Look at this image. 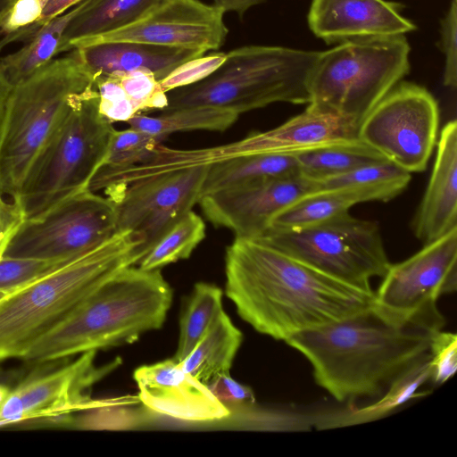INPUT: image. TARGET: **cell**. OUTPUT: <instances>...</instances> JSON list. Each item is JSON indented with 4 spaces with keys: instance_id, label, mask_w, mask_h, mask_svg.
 I'll list each match as a JSON object with an SVG mask.
<instances>
[{
    "instance_id": "obj_34",
    "label": "cell",
    "mask_w": 457,
    "mask_h": 457,
    "mask_svg": "<svg viewBox=\"0 0 457 457\" xmlns=\"http://www.w3.org/2000/svg\"><path fill=\"white\" fill-rule=\"evenodd\" d=\"M123 95L137 114L164 110L168 94L162 88L154 75L146 71L115 72Z\"/></svg>"
},
{
    "instance_id": "obj_33",
    "label": "cell",
    "mask_w": 457,
    "mask_h": 457,
    "mask_svg": "<svg viewBox=\"0 0 457 457\" xmlns=\"http://www.w3.org/2000/svg\"><path fill=\"white\" fill-rule=\"evenodd\" d=\"M161 141L157 137L132 127L115 130L99 170H120L144 163L154 156Z\"/></svg>"
},
{
    "instance_id": "obj_20",
    "label": "cell",
    "mask_w": 457,
    "mask_h": 457,
    "mask_svg": "<svg viewBox=\"0 0 457 457\" xmlns=\"http://www.w3.org/2000/svg\"><path fill=\"white\" fill-rule=\"evenodd\" d=\"M436 156L411 228L423 245L457 228V122L448 121L437 138Z\"/></svg>"
},
{
    "instance_id": "obj_40",
    "label": "cell",
    "mask_w": 457,
    "mask_h": 457,
    "mask_svg": "<svg viewBox=\"0 0 457 457\" xmlns=\"http://www.w3.org/2000/svg\"><path fill=\"white\" fill-rule=\"evenodd\" d=\"M24 216L19 204L15 200L5 201L0 195V260L12 235L23 221Z\"/></svg>"
},
{
    "instance_id": "obj_38",
    "label": "cell",
    "mask_w": 457,
    "mask_h": 457,
    "mask_svg": "<svg viewBox=\"0 0 457 457\" xmlns=\"http://www.w3.org/2000/svg\"><path fill=\"white\" fill-rule=\"evenodd\" d=\"M226 59V53L213 52L190 59L174 69L160 81L162 88L169 93L174 89L197 83L211 75Z\"/></svg>"
},
{
    "instance_id": "obj_5",
    "label": "cell",
    "mask_w": 457,
    "mask_h": 457,
    "mask_svg": "<svg viewBox=\"0 0 457 457\" xmlns=\"http://www.w3.org/2000/svg\"><path fill=\"white\" fill-rule=\"evenodd\" d=\"M94 85L74 51L12 87L0 118V195L13 200L77 98Z\"/></svg>"
},
{
    "instance_id": "obj_10",
    "label": "cell",
    "mask_w": 457,
    "mask_h": 457,
    "mask_svg": "<svg viewBox=\"0 0 457 457\" xmlns=\"http://www.w3.org/2000/svg\"><path fill=\"white\" fill-rule=\"evenodd\" d=\"M382 278L374 292L375 312L395 325L442 329L445 320L437 300L457 289V228L408 259L391 263Z\"/></svg>"
},
{
    "instance_id": "obj_4",
    "label": "cell",
    "mask_w": 457,
    "mask_h": 457,
    "mask_svg": "<svg viewBox=\"0 0 457 457\" xmlns=\"http://www.w3.org/2000/svg\"><path fill=\"white\" fill-rule=\"evenodd\" d=\"M137 247L129 231L116 232L5 296L0 302V361L23 358L108 279L137 265Z\"/></svg>"
},
{
    "instance_id": "obj_8",
    "label": "cell",
    "mask_w": 457,
    "mask_h": 457,
    "mask_svg": "<svg viewBox=\"0 0 457 457\" xmlns=\"http://www.w3.org/2000/svg\"><path fill=\"white\" fill-rule=\"evenodd\" d=\"M404 35L341 42L320 53L310 79V103L358 129L369 112L410 71Z\"/></svg>"
},
{
    "instance_id": "obj_26",
    "label": "cell",
    "mask_w": 457,
    "mask_h": 457,
    "mask_svg": "<svg viewBox=\"0 0 457 457\" xmlns=\"http://www.w3.org/2000/svg\"><path fill=\"white\" fill-rule=\"evenodd\" d=\"M365 195L353 188L320 189L304 195L277 214L267 230H297L347 212ZM266 230V231H267Z\"/></svg>"
},
{
    "instance_id": "obj_3",
    "label": "cell",
    "mask_w": 457,
    "mask_h": 457,
    "mask_svg": "<svg viewBox=\"0 0 457 457\" xmlns=\"http://www.w3.org/2000/svg\"><path fill=\"white\" fill-rule=\"evenodd\" d=\"M172 290L160 270L128 267L103 284L23 357L37 364L136 341L161 328Z\"/></svg>"
},
{
    "instance_id": "obj_6",
    "label": "cell",
    "mask_w": 457,
    "mask_h": 457,
    "mask_svg": "<svg viewBox=\"0 0 457 457\" xmlns=\"http://www.w3.org/2000/svg\"><path fill=\"white\" fill-rule=\"evenodd\" d=\"M320 53L270 46L234 49L207 78L170 91L162 111L213 105L240 114L279 102L308 104Z\"/></svg>"
},
{
    "instance_id": "obj_29",
    "label": "cell",
    "mask_w": 457,
    "mask_h": 457,
    "mask_svg": "<svg viewBox=\"0 0 457 457\" xmlns=\"http://www.w3.org/2000/svg\"><path fill=\"white\" fill-rule=\"evenodd\" d=\"M75 7L43 24L19 51L0 59L3 73L13 87L46 65L59 54L65 27Z\"/></svg>"
},
{
    "instance_id": "obj_7",
    "label": "cell",
    "mask_w": 457,
    "mask_h": 457,
    "mask_svg": "<svg viewBox=\"0 0 457 457\" xmlns=\"http://www.w3.org/2000/svg\"><path fill=\"white\" fill-rule=\"evenodd\" d=\"M115 131L98 109L95 84L75 101L30 167L13 199L24 220L43 216L85 189L103 166Z\"/></svg>"
},
{
    "instance_id": "obj_16",
    "label": "cell",
    "mask_w": 457,
    "mask_h": 457,
    "mask_svg": "<svg viewBox=\"0 0 457 457\" xmlns=\"http://www.w3.org/2000/svg\"><path fill=\"white\" fill-rule=\"evenodd\" d=\"M224 13L215 5L198 0H162L136 22L82 40L76 46L131 41L206 53L218 50L226 40L228 30L224 22Z\"/></svg>"
},
{
    "instance_id": "obj_36",
    "label": "cell",
    "mask_w": 457,
    "mask_h": 457,
    "mask_svg": "<svg viewBox=\"0 0 457 457\" xmlns=\"http://www.w3.org/2000/svg\"><path fill=\"white\" fill-rule=\"evenodd\" d=\"M44 3L45 0H16L0 27L5 34L0 40V50L11 42L29 39L36 32Z\"/></svg>"
},
{
    "instance_id": "obj_22",
    "label": "cell",
    "mask_w": 457,
    "mask_h": 457,
    "mask_svg": "<svg viewBox=\"0 0 457 457\" xmlns=\"http://www.w3.org/2000/svg\"><path fill=\"white\" fill-rule=\"evenodd\" d=\"M430 355L427 352L417 358L388 385L379 400L363 406L348 404L345 408L316 411L314 428L318 430L345 428L385 418L411 399L429 392L419 388L429 380Z\"/></svg>"
},
{
    "instance_id": "obj_19",
    "label": "cell",
    "mask_w": 457,
    "mask_h": 457,
    "mask_svg": "<svg viewBox=\"0 0 457 457\" xmlns=\"http://www.w3.org/2000/svg\"><path fill=\"white\" fill-rule=\"evenodd\" d=\"M403 7L386 0H312L307 20L312 32L327 44L399 36L416 29L401 14Z\"/></svg>"
},
{
    "instance_id": "obj_1",
    "label": "cell",
    "mask_w": 457,
    "mask_h": 457,
    "mask_svg": "<svg viewBox=\"0 0 457 457\" xmlns=\"http://www.w3.org/2000/svg\"><path fill=\"white\" fill-rule=\"evenodd\" d=\"M225 274V293L238 315L284 342L373 306V290L334 278L259 238L236 237L226 251Z\"/></svg>"
},
{
    "instance_id": "obj_2",
    "label": "cell",
    "mask_w": 457,
    "mask_h": 457,
    "mask_svg": "<svg viewBox=\"0 0 457 457\" xmlns=\"http://www.w3.org/2000/svg\"><path fill=\"white\" fill-rule=\"evenodd\" d=\"M432 333L393 324L370 308L298 332L285 343L309 361L320 386L338 402L352 404L356 398L381 395L397 375L428 352Z\"/></svg>"
},
{
    "instance_id": "obj_44",
    "label": "cell",
    "mask_w": 457,
    "mask_h": 457,
    "mask_svg": "<svg viewBox=\"0 0 457 457\" xmlns=\"http://www.w3.org/2000/svg\"><path fill=\"white\" fill-rule=\"evenodd\" d=\"M16 0H0V27Z\"/></svg>"
},
{
    "instance_id": "obj_30",
    "label": "cell",
    "mask_w": 457,
    "mask_h": 457,
    "mask_svg": "<svg viewBox=\"0 0 457 457\" xmlns=\"http://www.w3.org/2000/svg\"><path fill=\"white\" fill-rule=\"evenodd\" d=\"M411 178L409 171L385 159L317 183L319 190L350 187L361 192L367 202H386L400 195Z\"/></svg>"
},
{
    "instance_id": "obj_21",
    "label": "cell",
    "mask_w": 457,
    "mask_h": 457,
    "mask_svg": "<svg viewBox=\"0 0 457 457\" xmlns=\"http://www.w3.org/2000/svg\"><path fill=\"white\" fill-rule=\"evenodd\" d=\"M73 51L93 79L115 72L146 71L159 82L183 62L205 54L131 41L84 43Z\"/></svg>"
},
{
    "instance_id": "obj_39",
    "label": "cell",
    "mask_w": 457,
    "mask_h": 457,
    "mask_svg": "<svg viewBox=\"0 0 457 457\" xmlns=\"http://www.w3.org/2000/svg\"><path fill=\"white\" fill-rule=\"evenodd\" d=\"M457 0L451 5L441 20V45L445 54L444 85L450 88L457 86Z\"/></svg>"
},
{
    "instance_id": "obj_42",
    "label": "cell",
    "mask_w": 457,
    "mask_h": 457,
    "mask_svg": "<svg viewBox=\"0 0 457 457\" xmlns=\"http://www.w3.org/2000/svg\"><path fill=\"white\" fill-rule=\"evenodd\" d=\"M264 1L265 0H213V5L221 9L224 12H235L239 16H243L248 9Z\"/></svg>"
},
{
    "instance_id": "obj_43",
    "label": "cell",
    "mask_w": 457,
    "mask_h": 457,
    "mask_svg": "<svg viewBox=\"0 0 457 457\" xmlns=\"http://www.w3.org/2000/svg\"><path fill=\"white\" fill-rule=\"evenodd\" d=\"M12 87L6 80L2 68L0 66V118L4 110V106L8 96V94L11 90Z\"/></svg>"
},
{
    "instance_id": "obj_27",
    "label": "cell",
    "mask_w": 457,
    "mask_h": 457,
    "mask_svg": "<svg viewBox=\"0 0 457 457\" xmlns=\"http://www.w3.org/2000/svg\"><path fill=\"white\" fill-rule=\"evenodd\" d=\"M239 114L234 111L213 105H195L162 111L156 116L138 113L129 125L157 137L161 140L175 132L210 130L222 132L230 128Z\"/></svg>"
},
{
    "instance_id": "obj_9",
    "label": "cell",
    "mask_w": 457,
    "mask_h": 457,
    "mask_svg": "<svg viewBox=\"0 0 457 457\" xmlns=\"http://www.w3.org/2000/svg\"><path fill=\"white\" fill-rule=\"evenodd\" d=\"M349 285L372 290L370 280L391 264L378 222L349 212L297 230H267L256 237Z\"/></svg>"
},
{
    "instance_id": "obj_45",
    "label": "cell",
    "mask_w": 457,
    "mask_h": 457,
    "mask_svg": "<svg viewBox=\"0 0 457 457\" xmlns=\"http://www.w3.org/2000/svg\"><path fill=\"white\" fill-rule=\"evenodd\" d=\"M11 389L7 386L0 384V406L7 398Z\"/></svg>"
},
{
    "instance_id": "obj_35",
    "label": "cell",
    "mask_w": 457,
    "mask_h": 457,
    "mask_svg": "<svg viewBox=\"0 0 457 457\" xmlns=\"http://www.w3.org/2000/svg\"><path fill=\"white\" fill-rule=\"evenodd\" d=\"M71 259L40 260L4 256L0 260V291H14Z\"/></svg>"
},
{
    "instance_id": "obj_24",
    "label": "cell",
    "mask_w": 457,
    "mask_h": 457,
    "mask_svg": "<svg viewBox=\"0 0 457 457\" xmlns=\"http://www.w3.org/2000/svg\"><path fill=\"white\" fill-rule=\"evenodd\" d=\"M242 340L241 331L222 311L179 362L187 372L207 385L216 376L229 373Z\"/></svg>"
},
{
    "instance_id": "obj_13",
    "label": "cell",
    "mask_w": 457,
    "mask_h": 457,
    "mask_svg": "<svg viewBox=\"0 0 457 457\" xmlns=\"http://www.w3.org/2000/svg\"><path fill=\"white\" fill-rule=\"evenodd\" d=\"M208 168L201 165L156 174L105 191L115 204L117 232L131 234L141 259L198 203Z\"/></svg>"
},
{
    "instance_id": "obj_32",
    "label": "cell",
    "mask_w": 457,
    "mask_h": 457,
    "mask_svg": "<svg viewBox=\"0 0 457 457\" xmlns=\"http://www.w3.org/2000/svg\"><path fill=\"white\" fill-rule=\"evenodd\" d=\"M222 311L221 289L212 284L197 283L180 318L176 361L185 359Z\"/></svg>"
},
{
    "instance_id": "obj_28",
    "label": "cell",
    "mask_w": 457,
    "mask_h": 457,
    "mask_svg": "<svg viewBox=\"0 0 457 457\" xmlns=\"http://www.w3.org/2000/svg\"><path fill=\"white\" fill-rule=\"evenodd\" d=\"M295 155L299 172L316 182L386 159L359 138L303 151Z\"/></svg>"
},
{
    "instance_id": "obj_18",
    "label": "cell",
    "mask_w": 457,
    "mask_h": 457,
    "mask_svg": "<svg viewBox=\"0 0 457 457\" xmlns=\"http://www.w3.org/2000/svg\"><path fill=\"white\" fill-rule=\"evenodd\" d=\"M133 376L140 402L155 413L193 422L220 420L230 415L207 385L187 372L174 357L140 366Z\"/></svg>"
},
{
    "instance_id": "obj_15",
    "label": "cell",
    "mask_w": 457,
    "mask_h": 457,
    "mask_svg": "<svg viewBox=\"0 0 457 457\" xmlns=\"http://www.w3.org/2000/svg\"><path fill=\"white\" fill-rule=\"evenodd\" d=\"M358 138V127L352 121L308 104L303 112L281 125L230 144L199 149L170 148L166 161L170 170H180L256 154H295Z\"/></svg>"
},
{
    "instance_id": "obj_11",
    "label": "cell",
    "mask_w": 457,
    "mask_h": 457,
    "mask_svg": "<svg viewBox=\"0 0 457 457\" xmlns=\"http://www.w3.org/2000/svg\"><path fill=\"white\" fill-rule=\"evenodd\" d=\"M117 232L114 202L82 190L37 219L23 220L4 256L40 260L71 259Z\"/></svg>"
},
{
    "instance_id": "obj_25",
    "label": "cell",
    "mask_w": 457,
    "mask_h": 457,
    "mask_svg": "<svg viewBox=\"0 0 457 457\" xmlns=\"http://www.w3.org/2000/svg\"><path fill=\"white\" fill-rule=\"evenodd\" d=\"M299 172L295 154H256L209 165L201 196L227 187Z\"/></svg>"
},
{
    "instance_id": "obj_23",
    "label": "cell",
    "mask_w": 457,
    "mask_h": 457,
    "mask_svg": "<svg viewBox=\"0 0 457 457\" xmlns=\"http://www.w3.org/2000/svg\"><path fill=\"white\" fill-rule=\"evenodd\" d=\"M162 0H83L65 27L59 54L80 41L112 32L132 24Z\"/></svg>"
},
{
    "instance_id": "obj_37",
    "label": "cell",
    "mask_w": 457,
    "mask_h": 457,
    "mask_svg": "<svg viewBox=\"0 0 457 457\" xmlns=\"http://www.w3.org/2000/svg\"><path fill=\"white\" fill-rule=\"evenodd\" d=\"M430 377L435 386L451 378L457 369V336L453 332L436 330L432 333L429 348Z\"/></svg>"
},
{
    "instance_id": "obj_14",
    "label": "cell",
    "mask_w": 457,
    "mask_h": 457,
    "mask_svg": "<svg viewBox=\"0 0 457 457\" xmlns=\"http://www.w3.org/2000/svg\"><path fill=\"white\" fill-rule=\"evenodd\" d=\"M96 351H88L54 370H38L11 389L0 406V428L43 420L69 426L73 412L94 406L98 400L89 388L120 364V360L97 367Z\"/></svg>"
},
{
    "instance_id": "obj_46",
    "label": "cell",
    "mask_w": 457,
    "mask_h": 457,
    "mask_svg": "<svg viewBox=\"0 0 457 457\" xmlns=\"http://www.w3.org/2000/svg\"><path fill=\"white\" fill-rule=\"evenodd\" d=\"M12 292L0 291V302Z\"/></svg>"
},
{
    "instance_id": "obj_12",
    "label": "cell",
    "mask_w": 457,
    "mask_h": 457,
    "mask_svg": "<svg viewBox=\"0 0 457 457\" xmlns=\"http://www.w3.org/2000/svg\"><path fill=\"white\" fill-rule=\"evenodd\" d=\"M438 104L424 87L399 82L363 119L358 137L403 170H426L437 141Z\"/></svg>"
},
{
    "instance_id": "obj_17",
    "label": "cell",
    "mask_w": 457,
    "mask_h": 457,
    "mask_svg": "<svg viewBox=\"0 0 457 457\" xmlns=\"http://www.w3.org/2000/svg\"><path fill=\"white\" fill-rule=\"evenodd\" d=\"M316 190V181L296 172L220 189L202 195L198 203L213 225L232 230L236 237L256 238L277 214Z\"/></svg>"
},
{
    "instance_id": "obj_41",
    "label": "cell",
    "mask_w": 457,
    "mask_h": 457,
    "mask_svg": "<svg viewBox=\"0 0 457 457\" xmlns=\"http://www.w3.org/2000/svg\"><path fill=\"white\" fill-rule=\"evenodd\" d=\"M83 0H45L40 21L36 26V31L45 23L59 16L66 11L79 4Z\"/></svg>"
},
{
    "instance_id": "obj_31",
    "label": "cell",
    "mask_w": 457,
    "mask_h": 457,
    "mask_svg": "<svg viewBox=\"0 0 457 457\" xmlns=\"http://www.w3.org/2000/svg\"><path fill=\"white\" fill-rule=\"evenodd\" d=\"M204 237V222L191 210L160 237L136 266L154 270L187 259Z\"/></svg>"
}]
</instances>
